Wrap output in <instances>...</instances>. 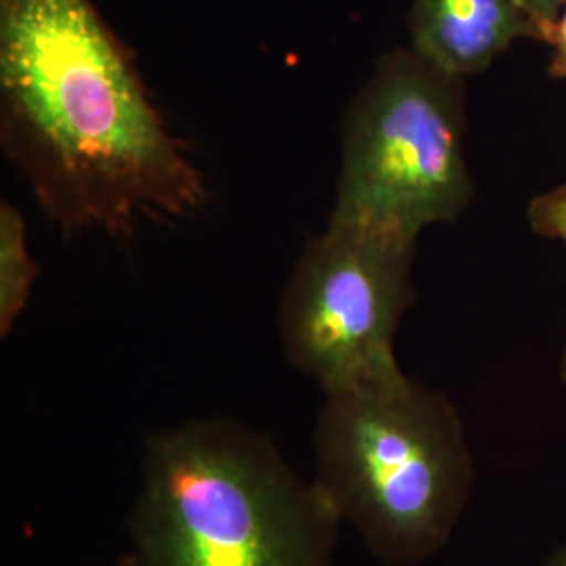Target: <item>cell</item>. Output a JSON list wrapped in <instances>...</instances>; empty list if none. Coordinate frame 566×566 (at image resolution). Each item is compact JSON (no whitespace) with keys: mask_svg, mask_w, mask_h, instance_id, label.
I'll list each match as a JSON object with an SVG mask.
<instances>
[{"mask_svg":"<svg viewBox=\"0 0 566 566\" xmlns=\"http://www.w3.org/2000/svg\"><path fill=\"white\" fill-rule=\"evenodd\" d=\"M409 36L416 53L460 78L485 72L521 39L539 41L518 0H413Z\"/></svg>","mask_w":566,"mask_h":566,"instance_id":"6","label":"cell"},{"mask_svg":"<svg viewBox=\"0 0 566 566\" xmlns=\"http://www.w3.org/2000/svg\"><path fill=\"white\" fill-rule=\"evenodd\" d=\"M313 481L371 556L420 566L446 547L474 486L458 409L403 369L325 395Z\"/></svg>","mask_w":566,"mask_h":566,"instance_id":"3","label":"cell"},{"mask_svg":"<svg viewBox=\"0 0 566 566\" xmlns=\"http://www.w3.org/2000/svg\"><path fill=\"white\" fill-rule=\"evenodd\" d=\"M340 523L269 434L203 416L145 437L126 528L135 566H332Z\"/></svg>","mask_w":566,"mask_h":566,"instance_id":"2","label":"cell"},{"mask_svg":"<svg viewBox=\"0 0 566 566\" xmlns=\"http://www.w3.org/2000/svg\"><path fill=\"white\" fill-rule=\"evenodd\" d=\"M544 566H566V546L558 547Z\"/></svg>","mask_w":566,"mask_h":566,"instance_id":"11","label":"cell"},{"mask_svg":"<svg viewBox=\"0 0 566 566\" xmlns=\"http://www.w3.org/2000/svg\"><path fill=\"white\" fill-rule=\"evenodd\" d=\"M560 376H563V380L566 382V348L565 355H563V364H560Z\"/></svg>","mask_w":566,"mask_h":566,"instance_id":"12","label":"cell"},{"mask_svg":"<svg viewBox=\"0 0 566 566\" xmlns=\"http://www.w3.org/2000/svg\"><path fill=\"white\" fill-rule=\"evenodd\" d=\"M528 223L535 233L566 243V185L531 200Z\"/></svg>","mask_w":566,"mask_h":566,"instance_id":"8","label":"cell"},{"mask_svg":"<svg viewBox=\"0 0 566 566\" xmlns=\"http://www.w3.org/2000/svg\"><path fill=\"white\" fill-rule=\"evenodd\" d=\"M416 242L338 221L306 238L283 287L277 332L285 361L324 395L401 371L395 336L416 301Z\"/></svg>","mask_w":566,"mask_h":566,"instance_id":"5","label":"cell"},{"mask_svg":"<svg viewBox=\"0 0 566 566\" xmlns=\"http://www.w3.org/2000/svg\"><path fill=\"white\" fill-rule=\"evenodd\" d=\"M546 44L552 46V61H549V74L554 78L566 81V7L558 21L547 34Z\"/></svg>","mask_w":566,"mask_h":566,"instance_id":"10","label":"cell"},{"mask_svg":"<svg viewBox=\"0 0 566 566\" xmlns=\"http://www.w3.org/2000/svg\"><path fill=\"white\" fill-rule=\"evenodd\" d=\"M39 280V264L28 242V224L15 203H0V336L18 324Z\"/></svg>","mask_w":566,"mask_h":566,"instance_id":"7","label":"cell"},{"mask_svg":"<svg viewBox=\"0 0 566 566\" xmlns=\"http://www.w3.org/2000/svg\"><path fill=\"white\" fill-rule=\"evenodd\" d=\"M465 160V84L420 53L382 55L340 122V168L327 221L418 240L474 198Z\"/></svg>","mask_w":566,"mask_h":566,"instance_id":"4","label":"cell"},{"mask_svg":"<svg viewBox=\"0 0 566 566\" xmlns=\"http://www.w3.org/2000/svg\"><path fill=\"white\" fill-rule=\"evenodd\" d=\"M526 18L533 21L535 30L539 32V41L546 42L549 30L560 18L566 0H518Z\"/></svg>","mask_w":566,"mask_h":566,"instance_id":"9","label":"cell"},{"mask_svg":"<svg viewBox=\"0 0 566 566\" xmlns=\"http://www.w3.org/2000/svg\"><path fill=\"white\" fill-rule=\"evenodd\" d=\"M0 147L67 235L126 238L208 202L202 170L93 0H0Z\"/></svg>","mask_w":566,"mask_h":566,"instance_id":"1","label":"cell"}]
</instances>
